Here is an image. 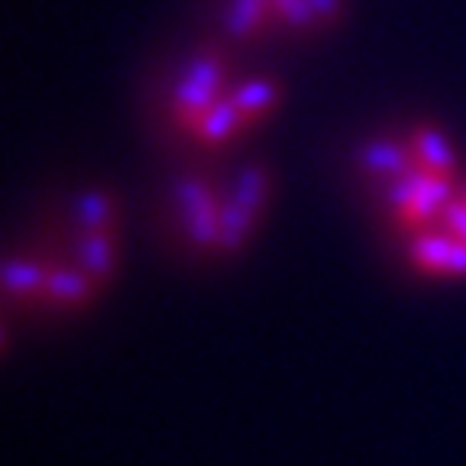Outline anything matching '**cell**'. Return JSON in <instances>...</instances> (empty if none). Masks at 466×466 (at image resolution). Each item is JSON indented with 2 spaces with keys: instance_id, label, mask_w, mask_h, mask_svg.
I'll use <instances>...</instances> for the list:
<instances>
[{
  "instance_id": "cell-3",
  "label": "cell",
  "mask_w": 466,
  "mask_h": 466,
  "mask_svg": "<svg viewBox=\"0 0 466 466\" xmlns=\"http://www.w3.org/2000/svg\"><path fill=\"white\" fill-rule=\"evenodd\" d=\"M175 204L182 211L185 237L191 247L204 253H218V233H220V204L214 188L204 178H182L175 185Z\"/></svg>"
},
{
  "instance_id": "cell-13",
  "label": "cell",
  "mask_w": 466,
  "mask_h": 466,
  "mask_svg": "<svg viewBox=\"0 0 466 466\" xmlns=\"http://www.w3.org/2000/svg\"><path fill=\"white\" fill-rule=\"evenodd\" d=\"M46 276H49V269L39 266L36 259H7V266H4V289H7L10 299H43Z\"/></svg>"
},
{
  "instance_id": "cell-14",
  "label": "cell",
  "mask_w": 466,
  "mask_h": 466,
  "mask_svg": "<svg viewBox=\"0 0 466 466\" xmlns=\"http://www.w3.org/2000/svg\"><path fill=\"white\" fill-rule=\"evenodd\" d=\"M114 218H116V204L107 191H85L75 201V224H78L81 233L114 230Z\"/></svg>"
},
{
  "instance_id": "cell-6",
  "label": "cell",
  "mask_w": 466,
  "mask_h": 466,
  "mask_svg": "<svg viewBox=\"0 0 466 466\" xmlns=\"http://www.w3.org/2000/svg\"><path fill=\"white\" fill-rule=\"evenodd\" d=\"M360 166L366 168V175L382 178V182H395L401 175H408L415 166L411 146L395 143V139H372L360 149Z\"/></svg>"
},
{
  "instance_id": "cell-15",
  "label": "cell",
  "mask_w": 466,
  "mask_h": 466,
  "mask_svg": "<svg viewBox=\"0 0 466 466\" xmlns=\"http://www.w3.org/2000/svg\"><path fill=\"white\" fill-rule=\"evenodd\" d=\"M230 198H237L240 204H247L249 211L259 214L262 208H266V198H269V172L262 166H247L237 175Z\"/></svg>"
},
{
  "instance_id": "cell-8",
  "label": "cell",
  "mask_w": 466,
  "mask_h": 466,
  "mask_svg": "<svg viewBox=\"0 0 466 466\" xmlns=\"http://www.w3.org/2000/svg\"><path fill=\"white\" fill-rule=\"evenodd\" d=\"M411 146V156H415V166L424 172H437V175H453L457 168V153H453L451 139L431 124H418L408 137Z\"/></svg>"
},
{
  "instance_id": "cell-18",
  "label": "cell",
  "mask_w": 466,
  "mask_h": 466,
  "mask_svg": "<svg viewBox=\"0 0 466 466\" xmlns=\"http://www.w3.org/2000/svg\"><path fill=\"white\" fill-rule=\"evenodd\" d=\"M311 4H314V14H318L320 26H334V23H340L343 0H311Z\"/></svg>"
},
{
  "instance_id": "cell-19",
  "label": "cell",
  "mask_w": 466,
  "mask_h": 466,
  "mask_svg": "<svg viewBox=\"0 0 466 466\" xmlns=\"http://www.w3.org/2000/svg\"><path fill=\"white\" fill-rule=\"evenodd\" d=\"M460 198H463V201H466V188H463V191H460Z\"/></svg>"
},
{
  "instance_id": "cell-5",
  "label": "cell",
  "mask_w": 466,
  "mask_h": 466,
  "mask_svg": "<svg viewBox=\"0 0 466 466\" xmlns=\"http://www.w3.org/2000/svg\"><path fill=\"white\" fill-rule=\"evenodd\" d=\"M243 130H249L247 116H243V110L233 104L230 91H227V95L220 97L214 107L204 110L201 120H198V124L191 127L188 133L201 146H224V143H230V139L240 137Z\"/></svg>"
},
{
  "instance_id": "cell-4",
  "label": "cell",
  "mask_w": 466,
  "mask_h": 466,
  "mask_svg": "<svg viewBox=\"0 0 466 466\" xmlns=\"http://www.w3.org/2000/svg\"><path fill=\"white\" fill-rule=\"evenodd\" d=\"M411 262L431 276L466 279V243L451 237L444 227H434V230L428 227L411 240Z\"/></svg>"
},
{
  "instance_id": "cell-11",
  "label": "cell",
  "mask_w": 466,
  "mask_h": 466,
  "mask_svg": "<svg viewBox=\"0 0 466 466\" xmlns=\"http://www.w3.org/2000/svg\"><path fill=\"white\" fill-rule=\"evenodd\" d=\"M272 20V0H227L224 33L237 43H249Z\"/></svg>"
},
{
  "instance_id": "cell-17",
  "label": "cell",
  "mask_w": 466,
  "mask_h": 466,
  "mask_svg": "<svg viewBox=\"0 0 466 466\" xmlns=\"http://www.w3.org/2000/svg\"><path fill=\"white\" fill-rule=\"evenodd\" d=\"M437 227H444L451 237L466 243V201L463 198H453V201L447 204L444 211H441V218H437Z\"/></svg>"
},
{
  "instance_id": "cell-2",
  "label": "cell",
  "mask_w": 466,
  "mask_h": 466,
  "mask_svg": "<svg viewBox=\"0 0 466 466\" xmlns=\"http://www.w3.org/2000/svg\"><path fill=\"white\" fill-rule=\"evenodd\" d=\"M386 198H389V208L399 218V224L411 233H421L453 201V175L411 168L408 175L389 182Z\"/></svg>"
},
{
  "instance_id": "cell-1",
  "label": "cell",
  "mask_w": 466,
  "mask_h": 466,
  "mask_svg": "<svg viewBox=\"0 0 466 466\" xmlns=\"http://www.w3.org/2000/svg\"><path fill=\"white\" fill-rule=\"evenodd\" d=\"M227 75H230V58L220 49H201L185 66L182 78L172 91V101H168L172 120L185 133L201 120L204 110L214 107L227 95Z\"/></svg>"
},
{
  "instance_id": "cell-12",
  "label": "cell",
  "mask_w": 466,
  "mask_h": 466,
  "mask_svg": "<svg viewBox=\"0 0 466 466\" xmlns=\"http://www.w3.org/2000/svg\"><path fill=\"white\" fill-rule=\"evenodd\" d=\"M259 220V214L249 211L247 204H240L237 198L220 204V233H218V253L230 256L240 253L247 247V240L253 237V227Z\"/></svg>"
},
{
  "instance_id": "cell-9",
  "label": "cell",
  "mask_w": 466,
  "mask_h": 466,
  "mask_svg": "<svg viewBox=\"0 0 466 466\" xmlns=\"http://www.w3.org/2000/svg\"><path fill=\"white\" fill-rule=\"evenodd\" d=\"M230 97H233V104L243 110L249 130H253V127H259L262 120L279 107V101H282V85L272 78H247L233 87Z\"/></svg>"
},
{
  "instance_id": "cell-7",
  "label": "cell",
  "mask_w": 466,
  "mask_h": 466,
  "mask_svg": "<svg viewBox=\"0 0 466 466\" xmlns=\"http://www.w3.org/2000/svg\"><path fill=\"white\" fill-rule=\"evenodd\" d=\"M97 285L101 282L87 276L81 266L78 269H75V266H52L49 276H46L43 299L58 308H81L95 299Z\"/></svg>"
},
{
  "instance_id": "cell-10",
  "label": "cell",
  "mask_w": 466,
  "mask_h": 466,
  "mask_svg": "<svg viewBox=\"0 0 466 466\" xmlns=\"http://www.w3.org/2000/svg\"><path fill=\"white\" fill-rule=\"evenodd\" d=\"M75 256H78V266L97 282H107L114 276L116 266V243L114 230H95V233H78L75 240Z\"/></svg>"
},
{
  "instance_id": "cell-16",
  "label": "cell",
  "mask_w": 466,
  "mask_h": 466,
  "mask_svg": "<svg viewBox=\"0 0 466 466\" xmlns=\"http://www.w3.org/2000/svg\"><path fill=\"white\" fill-rule=\"evenodd\" d=\"M272 20H279L291 33H314V29H320L311 0H272Z\"/></svg>"
}]
</instances>
